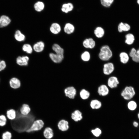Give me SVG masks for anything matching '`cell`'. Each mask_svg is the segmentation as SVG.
I'll use <instances>...</instances> for the list:
<instances>
[{
    "label": "cell",
    "instance_id": "cell-43",
    "mask_svg": "<svg viewBox=\"0 0 139 139\" xmlns=\"http://www.w3.org/2000/svg\"><path fill=\"white\" fill-rule=\"evenodd\" d=\"M137 3L139 5V0H137Z\"/></svg>",
    "mask_w": 139,
    "mask_h": 139
},
{
    "label": "cell",
    "instance_id": "cell-31",
    "mask_svg": "<svg viewBox=\"0 0 139 139\" xmlns=\"http://www.w3.org/2000/svg\"><path fill=\"white\" fill-rule=\"evenodd\" d=\"M81 59L84 62L89 61L91 58V55L90 53L88 51L83 52L81 56Z\"/></svg>",
    "mask_w": 139,
    "mask_h": 139
},
{
    "label": "cell",
    "instance_id": "cell-2",
    "mask_svg": "<svg viewBox=\"0 0 139 139\" xmlns=\"http://www.w3.org/2000/svg\"><path fill=\"white\" fill-rule=\"evenodd\" d=\"M112 51L110 47L107 45L102 46L100 49L98 56L99 59L103 61H107L112 57Z\"/></svg>",
    "mask_w": 139,
    "mask_h": 139
},
{
    "label": "cell",
    "instance_id": "cell-28",
    "mask_svg": "<svg viewBox=\"0 0 139 139\" xmlns=\"http://www.w3.org/2000/svg\"><path fill=\"white\" fill-rule=\"evenodd\" d=\"M52 48L56 54L64 55V50L59 45L54 44L52 46Z\"/></svg>",
    "mask_w": 139,
    "mask_h": 139
},
{
    "label": "cell",
    "instance_id": "cell-19",
    "mask_svg": "<svg viewBox=\"0 0 139 139\" xmlns=\"http://www.w3.org/2000/svg\"><path fill=\"white\" fill-rule=\"evenodd\" d=\"M90 106L93 109H98L101 108L102 104L99 100L94 99L91 101L90 103Z\"/></svg>",
    "mask_w": 139,
    "mask_h": 139
},
{
    "label": "cell",
    "instance_id": "cell-24",
    "mask_svg": "<svg viewBox=\"0 0 139 139\" xmlns=\"http://www.w3.org/2000/svg\"><path fill=\"white\" fill-rule=\"evenodd\" d=\"M73 8V5L72 3H65L62 5L61 10L63 12L67 13L72 11Z\"/></svg>",
    "mask_w": 139,
    "mask_h": 139
},
{
    "label": "cell",
    "instance_id": "cell-29",
    "mask_svg": "<svg viewBox=\"0 0 139 139\" xmlns=\"http://www.w3.org/2000/svg\"><path fill=\"white\" fill-rule=\"evenodd\" d=\"M119 57L121 62L123 64L126 63L129 60V56L128 54L125 52L120 53L119 54Z\"/></svg>",
    "mask_w": 139,
    "mask_h": 139
},
{
    "label": "cell",
    "instance_id": "cell-6",
    "mask_svg": "<svg viewBox=\"0 0 139 139\" xmlns=\"http://www.w3.org/2000/svg\"><path fill=\"white\" fill-rule=\"evenodd\" d=\"M64 93L65 96L69 98L74 99L77 94V90L73 86L68 87L64 90Z\"/></svg>",
    "mask_w": 139,
    "mask_h": 139
},
{
    "label": "cell",
    "instance_id": "cell-21",
    "mask_svg": "<svg viewBox=\"0 0 139 139\" xmlns=\"http://www.w3.org/2000/svg\"><path fill=\"white\" fill-rule=\"evenodd\" d=\"M94 34L95 36L99 38H102L104 36L105 31L104 29L101 27H98L94 30Z\"/></svg>",
    "mask_w": 139,
    "mask_h": 139
},
{
    "label": "cell",
    "instance_id": "cell-40",
    "mask_svg": "<svg viewBox=\"0 0 139 139\" xmlns=\"http://www.w3.org/2000/svg\"><path fill=\"white\" fill-rule=\"evenodd\" d=\"M133 61L136 62H139V49L136 52V54L132 57Z\"/></svg>",
    "mask_w": 139,
    "mask_h": 139
},
{
    "label": "cell",
    "instance_id": "cell-15",
    "mask_svg": "<svg viewBox=\"0 0 139 139\" xmlns=\"http://www.w3.org/2000/svg\"><path fill=\"white\" fill-rule=\"evenodd\" d=\"M50 30L53 34H57L59 33L61 30V28L60 25L56 23H52L51 25Z\"/></svg>",
    "mask_w": 139,
    "mask_h": 139
},
{
    "label": "cell",
    "instance_id": "cell-9",
    "mask_svg": "<svg viewBox=\"0 0 139 139\" xmlns=\"http://www.w3.org/2000/svg\"><path fill=\"white\" fill-rule=\"evenodd\" d=\"M107 85L108 87L111 89L116 88L119 83L118 78L115 76L110 77L107 81Z\"/></svg>",
    "mask_w": 139,
    "mask_h": 139
},
{
    "label": "cell",
    "instance_id": "cell-22",
    "mask_svg": "<svg viewBox=\"0 0 139 139\" xmlns=\"http://www.w3.org/2000/svg\"><path fill=\"white\" fill-rule=\"evenodd\" d=\"M130 29V26L128 24L120 23L118 27V30L119 32H121L123 31H128Z\"/></svg>",
    "mask_w": 139,
    "mask_h": 139
},
{
    "label": "cell",
    "instance_id": "cell-35",
    "mask_svg": "<svg viewBox=\"0 0 139 139\" xmlns=\"http://www.w3.org/2000/svg\"><path fill=\"white\" fill-rule=\"evenodd\" d=\"M137 107L136 102L134 101H131L127 104L128 108L130 110L133 111L135 110Z\"/></svg>",
    "mask_w": 139,
    "mask_h": 139
},
{
    "label": "cell",
    "instance_id": "cell-34",
    "mask_svg": "<svg viewBox=\"0 0 139 139\" xmlns=\"http://www.w3.org/2000/svg\"><path fill=\"white\" fill-rule=\"evenodd\" d=\"M114 0H100L101 5L104 7H110L112 4Z\"/></svg>",
    "mask_w": 139,
    "mask_h": 139
},
{
    "label": "cell",
    "instance_id": "cell-25",
    "mask_svg": "<svg viewBox=\"0 0 139 139\" xmlns=\"http://www.w3.org/2000/svg\"><path fill=\"white\" fill-rule=\"evenodd\" d=\"M79 94L80 98L83 100L88 99L90 95L89 92L85 89H81L79 92Z\"/></svg>",
    "mask_w": 139,
    "mask_h": 139
},
{
    "label": "cell",
    "instance_id": "cell-11",
    "mask_svg": "<svg viewBox=\"0 0 139 139\" xmlns=\"http://www.w3.org/2000/svg\"><path fill=\"white\" fill-rule=\"evenodd\" d=\"M10 87L12 89H16L19 88L21 86L20 80L17 78L13 77L11 78L9 81Z\"/></svg>",
    "mask_w": 139,
    "mask_h": 139
},
{
    "label": "cell",
    "instance_id": "cell-12",
    "mask_svg": "<svg viewBox=\"0 0 139 139\" xmlns=\"http://www.w3.org/2000/svg\"><path fill=\"white\" fill-rule=\"evenodd\" d=\"M97 92L100 95L105 96L108 94L109 89L108 86L106 85L103 84L98 87Z\"/></svg>",
    "mask_w": 139,
    "mask_h": 139
},
{
    "label": "cell",
    "instance_id": "cell-41",
    "mask_svg": "<svg viewBox=\"0 0 139 139\" xmlns=\"http://www.w3.org/2000/svg\"><path fill=\"white\" fill-rule=\"evenodd\" d=\"M136 51L135 48H132L129 54L130 56L133 57L136 54Z\"/></svg>",
    "mask_w": 139,
    "mask_h": 139
},
{
    "label": "cell",
    "instance_id": "cell-7",
    "mask_svg": "<svg viewBox=\"0 0 139 139\" xmlns=\"http://www.w3.org/2000/svg\"><path fill=\"white\" fill-rule=\"evenodd\" d=\"M29 58L27 56H19L16 60V64L20 66H26L28 64Z\"/></svg>",
    "mask_w": 139,
    "mask_h": 139
},
{
    "label": "cell",
    "instance_id": "cell-26",
    "mask_svg": "<svg viewBox=\"0 0 139 139\" xmlns=\"http://www.w3.org/2000/svg\"><path fill=\"white\" fill-rule=\"evenodd\" d=\"M14 37L15 39L19 42L23 41L25 39V35L19 30L16 31L15 33Z\"/></svg>",
    "mask_w": 139,
    "mask_h": 139
},
{
    "label": "cell",
    "instance_id": "cell-44",
    "mask_svg": "<svg viewBox=\"0 0 139 139\" xmlns=\"http://www.w3.org/2000/svg\"><path fill=\"white\" fill-rule=\"evenodd\" d=\"M137 117H138V119H139V112H138V113L137 114Z\"/></svg>",
    "mask_w": 139,
    "mask_h": 139
},
{
    "label": "cell",
    "instance_id": "cell-30",
    "mask_svg": "<svg viewBox=\"0 0 139 139\" xmlns=\"http://www.w3.org/2000/svg\"><path fill=\"white\" fill-rule=\"evenodd\" d=\"M44 8V3L41 1H38L34 5V8L37 12L42 11Z\"/></svg>",
    "mask_w": 139,
    "mask_h": 139
},
{
    "label": "cell",
    "instance_id": "cell-38",
    "mask_svg": "<svg viewBox=\"0 0 139 139\" xmlns=\"http://www.w3.org/2000/svg\"><path fill=\"white\" fill-rule=\"evenodd\" d=\"M2 137V139H11L12 134L10 132L7 131L3 134Z\"/></svg>",
    "mask_w": 139,
    "mask_h": 139
},
{
    "label": "cell",
    "instance_id": "cell-5",
    "mask_svg": "<svg viewBox=\"0 0 139 139\" xmlns=\"http://www.w3.org/2000/svg\"><path fill=\"white\" fill-rule=\"evenodd\" d=\"M114 69L115 66L114 64L111 62H108L103 65V73L105 75H109L114 72Z\"/></svg>",
    "mask_w": 139,
    "mask_h": 139
},
{
    "label": "cell",
    "instance_id": "cell-1",
    "mask_svg": "<svg viewBox=\"0 0 139 139\" xmlns=\"http://www.w3.org/2000/svg\"><path fill=\"white\" fill-rule=\"evenodd\" d=\"M16 111V117L11 122L12 127L14 130L19 132L26 131L32 125L36 117L31 112L28 115H24L20 114L19 110Z\"/></svg>",
    "mask_w": 139,
    "mask_h": 139
},
{
    "label": "cell",
    "instance_id": "cell-4",
    "mask_svg": "<svg viewBox=\"0 0 139 139\" xmlns=\"http://www.w3.org/2000/svg\"><path fill=\"white\" fill-rule=\"evenodd\" d=\"M44 123L41 119H38L33 121L30 127L26 132L30 133L40 130L43 127Z\"/></svg>",
    "mask_w": 139,
    "mask_h": 139
},
{
    "label": "cell",
    "instance_id": "cell-3",
    "mask_svg": "<svg viewBox=\"0 0 139 139\" xmlns=\"http://www.w3.org/2000/svg\"><path fill=\"white\" fill-rule=\"evenodd\" d=\"M135 94L134 88L132 86H126L121 93V95L124 99L129 100L132 99Z\"/></svg>",
    "mask_w": 139,
    "mask_h": 139
},
{
    "label": "cell",
    "instance_id": "cell-20",
    "mask_svg": "<svg viewBox=\"0 0 139 139\" xmlns=\"http://www.w3.org/2000/svg\"><path fill=\"white\" fill-rule=\"evenodd\" d=\"M31 109L29 106L26 104H24L20 108L19 111L21 114L24 115H26L29 114Z\"/></svg>",
    "mask_w": 139,
    "mask_h": 139
},
{
    "label": "cell",
    "instance_id": "cell-23",
    "mask_svg": "<svg viewBox=\"0 0 139 139\" xmlns=\"http://www.w3.org/2000/svg\"><path fill=\"white\" fill-rule=\"evenodd\" d=\"M64 32L68 34H70L73 33L75 30L74 25L70 23L66 24L64 28Z\"/></svg>",
    "mask_w": 139,
    "mask_h": 139
},
{
    "label": "cell",
    "instance_id": "cell-42",
    "mask_svg": "<svg viewBox=\"0 0 139 139\" xmlns=\"http://www.w3.org/2000/svg\"><path fill=\"white\" fill-rule=\"evenodd\" d=\"M133 125L134 127H137L138 125V124L137 121H134L133 123Z\"/></svg>",
    "mask_w": 139,
    "mask_h": 139
},
{
    "label": "cell",
    "instance_id": "cell-32",
    "mask_svg": "<svg viewBox=\"0 0 139 139\" xmlns=\"http://www.w3.org/2000/svg\"><path fill=\"white\" fill-rule=\"evenodd\" d=\"M125 42L128 45H131L133 43L134 40L133 35L131 33H128L125 36Z\"/></svg>",
    "mask_w": 139,
    "mask_h": 139
},
{
    "label": "cell",
    "instance_id": "cell-39",
    "mask_svg": "<svg viewBox=\"0 0 139 139\" xmlns=\"http://www.w3.org/2000/svg\"><path fill=\"white\" fill-rule=\"evenodd\" d=\"M6 66V62L4 60L0 59V72L4 70Z\"/></svg>",
    "mask_w": 139,
    "mask_h": 139
},
{
    "label": "cell",
    "instance_id": "cell-8",
    "mask_svg": "<svg viewBox=\"0 0 139 139\" xmlns=\"http://www.w3.org/2000/svg\"><path fill=\"white\" fill-rule=\"evenodd\" d=\"M49 57L51 60L55 63H59L63 60L64 59V55L50 53L49 54Z\"/></svg>",
    "mask_w": 139,
    "mask_h": 139
},
{
    "label": "cell",
    "instance_id": "cell-36",
    "mask_svg": "<svg viewBox=\"0 0 139 139\" xmlns=\"http://www.w3.org/2000/svg\"><path fill=\"white\" fill-rule=\"evenodd\" d=\"M7 118L6 116L4 114L0 115V126H3L6 124Z\"/></svg>",
    "mask_w": 139,
    "mask_h": 139
},
{
    "label": "cell",
    "instance_id": "cell-14",
    "mask_svg": "<svg viewBox=\"0 0 139 139\" xmlns=\"http://www.w3.org/2000/svg\"><path fill=\"white\" fill-rule=\"evenodd\" d=\"M71 117L72 119L76 122L81 120L83 118L82 113L78 109L75 110L71 113Z\"/></svg>",
    "mask_w": 139,
    "mask_h": 139
},
{
    "label": "cell",
    "instance_id": "cell-13",
    "mask_svg": "<svg viewBox=\"0 0 139 139\" xmlns=\"http://www.w3.org/2000/svg\"><path fill=\"white\" fill-rule=\"evenodd\" d=\"M10 18L6 15H2L0 17V28H2L8 26L10 23Z\"/></svg>",
    "mask_w": 139,
    "mask_h": 139
},
{
    "label": "cell",
    "instance_id": "cell-17",
    "mask_svg": "<svg viewBox=\"0 0 139 139\" xmlns=\"http://www.w3.org/2000/svg\"><path fill=\"white\" fill-rule=\"evenodd\" d=\"M68 122L64 119L60 120L58 122V126L59 129L62 131L67 130L69 128Z\"/></svg>",
    "mask_w": 139,
    "mask_h": 139
},
{
    "label": "cell",
    "instance_id": "cell-18",
    "mask_svg": "<svg viewBox=\"0 0 139 139\" xmlns=\"http://www.w3.org/2000/svg\"><path fill=\"white\" fill-rule=\"evenodd\" d=\"M6 115L8 119L10 120H13L16 117V111L13 109H8L6 111Z\"/></svg>",
    "mask_w": 139,
    "mask_h": 139
},
{
    "label": "cell",
    "instance_id": "cell-33",
    "mask_svg": "<svg viewBox=\"0 0 139 139\" xmlns=\"http://www.w3.org/2000/svg\"><path fill=\"white\" fill-rule=\"evenodd\" d=\"M23 51L29 54H31L33 51V49L31 45L29 44H24L22 46Z\"/></svg>",
    "mask_w": 139,
    "mask_h": 139
},
{
    "label": "cell",
    "instance_id": "cell-10",
    "mask_svg": "<svg viewBox=\"0 0 139 139\" xmlns=\"http://www.w3.org/2000/svg\"><path fill=\"white\" fill-rule=\"evenodd\" d=\"M83 46L86 48L92 49L94 48L95 45V42L92 38H86L83 42Z\"/></svg>",
    "mask_w": 139,
    "mask_h": 139
},
{
    "label": "cell",
    "instance_id": "cell-16",
    "mask_svg": "<svg viewBox=\"0 0 139 139\" xmlns=\"http://www.w3.org/2000/svg\"><path fill=\"white\" fill-rule=\"evenodd\" d=\"M45 44L41 41L37 42L33 46V49L36 52L39 53L42 51L44 48Z\"/></svg>",
    "mask_w": 139,
    "mask_h": 139
},
{
    "label": "cell",
    "instance_id": "cell-27",
    "mask_svg": "<svg viewBox=\"0 0 139 139\" xmlns=\"http://www.w3.org/2000/svg\"><path fill=\"white\" fill-rule=\"evenodd\" d=\"M44 135L47 139L51 138L53 136V133L52 129L49 127L46 128L44 132Z\"/></svg>",
    "mask_w": 139,
    "mask_h": 139
},
{
    "label": "cell",
    "instance_id": "cell-37",
    "mask_svg": "<svg viewBox=\"0 0 139 139\" xmlns=\"http://www.w3.org/2000/svg\"><path fill=\"white\" fill-rule=\"evenodd\" d=\"M91 132L95 136L98 137L100 136L101 133V130L98 128H96L92 130Z\"/></svg>",
    "mask_w": 139,
    "mask_h": 139
}]
</instances>
